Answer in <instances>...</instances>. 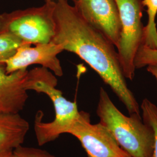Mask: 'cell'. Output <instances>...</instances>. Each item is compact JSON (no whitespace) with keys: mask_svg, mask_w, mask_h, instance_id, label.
Listing matches in <instances>:
<instances>
[{"mask_svg":"<svg viewBox=\"0 0 157 157\" xmlns=\"http://www.w3.org/2000/svg\"><path fill=\"white\" fill-rule=\"evenodd\" d=\"M68 133L78 139L88 157H132L119 146L105 126L100 122L91 124L87 112L81 111Z\"/></svg>","mask_w":157,"mask_h":157,"instance_id":"obj_6","label":"cell"},{"mask_svg":"<svg viewBox=\"0 0 157 157\" xmlns=\"http://www.w3.org/2000/svg\"><path fill=\"white\" fill-rule=\"evenodd\" d=\"M57 84L56 77L46 67H36L28 71L26 90L48 95L56 113L54 119L50 122H43V113L41 111L36 113L34 130L39 146L56 140L62 134L68 133L81 113L77 102L65 98L62 91L56 89Z\"/></svg>","mask_w":157,"mask_h":157,"instance_id":"obj_2","label":"cell"},{"mask_svg":"<svg viewBox=\"0 0 157 157\" xmlns=\"http://www.w3.org/2000/svg\"><path fill=\"white\" fill-rule=\"evenodd\" d=\"M55 0H44L43 6L0 13V32L14 35L23 43H48L56 33Z\"/></svg>","mask_w":157,"mask_h":157,"instance_id":"obj_4","label":"cell"},{"mask_svg":"<svg viewBox=\"0 0 157 157\" xmlns=\"http://www.w3.org/2000/svg\"><path fill=\"white\" fill-rule=\"evenodd\" d=\"M56 33L51 40L86 62L118 97L130 114L140 107L126 83L115 47L81 17L67 0H55Z\"/></svg>","mask_w":157,"mask_h":157,"instance_id":"obj_1","label":"cell"},{"mask_svg":"<svg viewBox=\"0 0 157 157\" xmlns=\"http://www.w3.org/2000/svg\"><path fill=\"white\" fill-rule=\"evenodd\" d=\"M97 114L119 146L132 157H153L154 135L140 114L124 115L113 103L104 88L100 89Z\"/></svg>","mask_w":157,"mask_h":157,"instance_id":"obj_3","label":"cell"},{"mask_svg":"<svg viewBox=\"0 0 157 157\" xmlns=\"http://www.w3.org/2000/svg\"><path fill=\"white\" fill-rule=\"evenodd\" d=\"M140 109L142 111L143 121L153 129L154 135L153 157H157V107L149 100L145 98L141 102Z\"/></svg>","mask_w":157,"mask_h":157,"instance_id":"obj_13","label":"cell"},{"mask_svg":"<svg viewBox=\"0 0 157 157\" xmlns=\"http://www.w3.org/2000/svg\"><path fill=\"white\" fill-rule=\"evenodd\" d=\"M28 71L23 69L8 73L0 64V113H19L28 99L26 82Z\"/></svg>","mask_w":157,"mask_h":157,"instance_id":"obj_9","label":"cell"},{"mask_svg":"<svg viewBox=\"0 0 157 157\" xmlns=\"http://www.w3.org/2000/svg\"><path fill=\"white\" fill-rule=\"evenodd\" d=\"M143 5L147 8L148 21L144 28L141 45L157 49V29L155 17L157 14V0H143Z\"/></svg>","mask_w":157,"mask_h":157,"instance_id":"obj_11","label":"cell"},{"mask_svg":"<svg viewBox=\"0 0 157 157\" xmlns=\"http://www.w3.org/2000/svg\"><path fill=\"white\" fill-rule=\"evenodd\" d=\"M72 1L79 15L103 34L117 48L121 32V22L115 0Z\"/></svg>","mask_w":157,"mask_h":157,"instance_id":"obj_7","label":"cell"},{"mask_svg":"<svg viewBox=\"0 0 157 157\" xmlns=\"http://www.w3.org/2000/svg\"><path fill=\"white\" fill-rule=\"evenodd\" d=\"M32 44L23 43L15 54L5 61L6 72L11 73L17 71L27 69L29 66L39 64L50 70L57 76L61 77L63 70L57 56L63 51L62 45L51 41L48 43Z\"/></svg>","mask_w":157,"mask_h":157,"instance_id":"obj_8","label":"cell"},{"mask_svg":"<svg viewBox=\"0 0 157 157\" xmlns=\"http://www.w3.org/2000/svg\"><path fill=\"white\" fill-rule=\"evenodd\" d=\"M29 129L28 122L19 113H0V151L21 146Z\"/></svg>","mask_w":157,"mask_h":157,"instance_id":"obj_10","label":"cell"},{"mask_svg":"<svg viewBox=\"0 0 157 157\" xmlns=\"http://www.w3.org/2000/svg\"><path fill=\"white\" fill-rule=\"evenodd\" d=\"M121 22V32L117 47L121 66L126 78L135 76L134 61L142 44L144 28L141 22L143 0H115Z\"/></svg>","mask_w":157,"mask_h":157,"instance_id":"obj_5","label":"cell"},{"mask_svg":"<svg viewBox=\"0 0 157 157\" xmlns=\"http://www.w3.org/2000/svg\"><path fill=\"white\" fill-rule=\"evenodd\" d=\"M0 157H13V150H4L0 151Z\"/></svg>","mask_w":157,"mask_h":157,"instance_id":"obj_17","label":"cell"},{"mask_svg":"<svg viewBox=\"0 0 157 157\" xmlns=\"http://www.w3.org/2000/svg\"><path fill=\"white\" fill-rule=\"evenodd\" d=\"M13 157H56L45 150L19 146L13 150Z\"/></svg>","mask_w":157,"mask_h":157,"instance_id":"obj_15","label":"cell"},{"mask_svg":"<svg viewBox=\"0 0 157 157\" xmlns=\"http://www.w3.org/2000/svg\"><path fill=\"white\" fill-rule=\"evenodd\" d=\"M23 44L14 35L6 32H0V64L10 59Z\"/></svg>","mask_w":157,"mask_h":157,"instance_id":"obj_12","label":"cell"},{"mask_svg":"<svg viewBox=\"0 0 157 157\" xmlns=\"http://www.w3.org/2000/svg\"><path fill=\"white\" fill-rule=\"evenodd\" d=\"M147 71L155 78L157 83V65L147 66Z\"/></svg>","mask_w":157,"mask_h":157,"instance_id":"obj_16","label":"cell"},{"mask_svg":"<svg viewBox=\"0 0 157 157\" xmlns=\"http://www.w3.org/2000/svg\"><path fill=\"white\" fill-rule=\"evenodd\" d=\"M134 64L136 69L157 65V49L141 45L135 56Z\"/></svg>","mask_w":157,"mask_h":157,"instance_id":"obj_14","label":"cell"}]
</instances>
